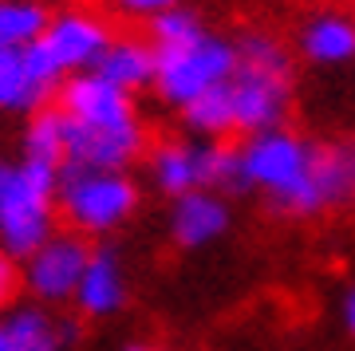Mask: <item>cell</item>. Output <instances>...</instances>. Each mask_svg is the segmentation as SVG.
<instances>
[{
	"label": "cell",
	"mask_w": 355,
	"mask_h": 351,
	"mask_svg": "<svg viewBox=\"0 0 355 351\" xmlns=\"http://www.w3.org/2000/svg\"><path fill=\"white\" fill-rule=\"evenodd\" d=\"M55 178L28 162L0 158V249L24 261L55 233Z\"/></svg>",
	"instance_id": "cell-4"
},
{
	"label": "cell",
	"mask_w": 355,
	"mask_h": 351,
	"mask_svg": "<svg viewBox=\"0 0 355 351\" xmlns=\"http://www.w3.org/2000/svg\"><path fill=\"white\" fill-rule=\"evenodd\" d=\"M229 229V201L214 189H190L174 198L170 209V237L182 249H205Z\"/></svg>",
	"instance_id": "cell-11"
},
{
	"label": "cell",
	"mask_w": 355,
	"mask_h": 351,
	"mask_svg": "<svg viewBox=\"0 0 355 351\" xmlns=\"http://www.w3.org/2000/svg\"><path fill=\"white\" fill-rule=\"evenodd\" d=\"M237 63L229 76L237 135H261L284 126L292 111V51L272 32H245L233 40Z\"/></svg>",
	"instance_id": "cell-2"
},
{
	"label": "cell",
	"mask_w": 355,
	"mask_h": 351,
	"mask_svg": "<svg viewBox=\"0 0 355 351\" xmlns=\"http://www.w3.org/2000/svg\"><path fill=\"white\" fill-rule=\"evenodd\" d=\"M343 162H347V186H352V201H355V142H343Z\"/></svg>",
	"instance_id": "cell-24"
},
{
	"label": "cell",
	"mask_w": 355,
	"mask_h": 351,
	"mask_svg": "<svg viewBox=\"0 0 355 351\" xmlns=\"http://www.w3.org/2000/svg\"><path fill=\"white\" fill-rule=\"evenodd\" d=\"M16 289H20V268H16V261L8 257V252L0 249V308L12 304Z\"/></svg>",
	"instance_id": "cell-21"
},
{
	"label": "cell",
	"mask_w": 355,
	"mask_h": 351,
	"mask_svg": "<svg viewBox=\"0 0 355 351\" xmlns=\"http://www.w3.org/2000/svg\"><path fill=\"white\" fill-rule=\"evenodd\" d=\"M51 12L44 0H0V48H28L44 36Z\"/></svg>",
	"instance_id": "cell-19"
},
{
	"label": "cell",
	"mask_w": 355,
	"mask_h": 351,
	"mask_svg": "<svg viewBox=\"0 0 355 351\" xmlns=\"http://www.w3.org/2000/svg\"><path fill=\"white\" fill-rule=\"evenodd\" d=\"M91 245L79 233H51L40 249L24 257V289L40 304H67L79 289V276L87 268Z\"/></svg>",
	"instance_id": "cell-7"
},
{
	"label": "cell",
	"mask_w": 355,
	"mask_h": 351,
	"mask_svg": "<svg viewBox=\"0 0 355 351\" xmlns=\"http://www.w3.org/2000/svg\"><path fill=\"white\" fill-rule=\"evenodd\" d=\"M182 123L186 130L205 142H221V138L237 135V119H233V95H229V83L221 87H209L205 95H198L193 103L182 107Z\"/></svg>",
	"instance_id": "cell-18"
},
{
	"label": "cell",
	"mask_w": 355,
	"mask_h": 351,
	"mask_svg": "<svg viewBox=\"0 0 355 351\" xmlns=\"http://www.w3.org/2000/svg\"><path fill=\"white\" fill-rule=\"evenodd\" d=\"M55 111L71 119V123H123L135 119V95L123 87H114L99 71H76L64 76L60 91H55Z\"/></svg>",
	"instance_id": "cell-10"
},
{
	"label": "cell",
	"mask_w": 355,
	"mask_h": 351,
	"mask_svg": "<svg viewBox=\"0 0 355 351\" xmlns=\"http://www.w3.org/2000/svg\"><path fill=\"white\" fill-rule=\"evenodd\" d=\"M67 138V162L64 166H87V170H127L146 146V126L142 119L123 123H71L64 119Z\"/></svg>",
	"instance_id": "cell-8"
},
{
	"label": "cell",
	"mask_w": 355,
	"mask_h": 351,
	"mask_svg": "<svg viewBox=\"0 0 355 351\" xmlns=\"http://www.w3.org/2000/svg\"><path fill=\"white\" fill-rule=\"evenodd\" d=\"M71 300L79 304L83 316H114L127 300V276H123V261L114 249H91L87 268L79 276V289Z\"/></svg>",
	"instance_id": "cell-12"
},
{
	"label": "cell",
	"mask_w": 355,
	"mask_h": 351,
	"mask_svg": "<svg viewBox=\"0 0 355 351\" xmlns=\"http://www.w3.org/2000/svg\"><path fill=\"white\" fill-rule=\"evenodd\" d=\"M202 32H205L202 16L190 12V8H182V4H174V8L150 16V44L154 48H178V44L198 40Z\"/></svg>",
	"instance_id": "cell-20"
},
{
	"label": "cell",
	"mask_w": 355,
	"mask_h": 351,
	"mask_svg": "<svg viewBox=\"0 0 355 351\" xmlns=\"http://www.w3.org/2000/svg\"><path fill=\"white\" fill-rule=\"evenodd\" d=\"M237 166L241 189L265 194L277 214L316 217L352 201L343 146H320L288 126L249 135L237 146Z\"/></svg>",
	"instance_id": "cell-1"
},
{
	"label": "cell",
	"mask_w": 355,
	"mask_h": 351,
	"mask_svg": "<svg viewBox=\"0 0 355 351\" xmlns=\"http://www.w3.org/2000/svg\"><path fill=\"white\" fill-rule=\"evenodd\" d=\"M178 0H114V8H123L127 16H158V12H166V8H174Z\"/></svg>",
	"instance_id": "cell-22"
},
{
	"label": "cell",
	"mask_w": 355,
	"mask_h": 351,
	"mask_svg": "<svg viewBox=\"0 0 355 351\" xmlns=\"http://www.w3.org/2000/svg\"><path fill=\"white\" fill-rule=\"evenodd\" d=\"M340 316H343V327H347V336L355 339V284L343 292V304H340Z\"/></svg>",
	"instance_id": "cell-23"
},
{
	"label": "cell",
	"mask_w": 355,
	"mask_h": 351,
	"mask_svg": "<svg viewBox=\"0 0 355 351\" xmlns=\"http://www.w3.org/2000/svg\"><path fill=\"white\" fill-rule=\"evenodd\" d=\"M0 327H4V351H64L55 320L40 304H16L0 320Z\"/></svg>",
	"instance_id": "cell-17"
},
{
	"label": "cell",
	"mask_w": 355,
	"mask_h": 351,
	"mask_svg": "<svg viewBox=\"0 0 355 351\" xmlns=\"http://www.w3.org/2000/svg\"><path fill=\"white\" fill-rule=\"evenodd\" d=\"M20 162L36 166V170H51L60 174L67 162V138H64V114L55 107H40V111L28 114V126H24V138H20Z\"/></svg>",
	"instance_id": "cell-15"
},
{
	"label": "cell",
	"mask_w": 355,
	"mask_h": 351,
	"mask_svg": "<svg viewBox=\"0 0 355 351\" xmlns=\"http://www.w3.org/2000/svg\"><path fill=\"white\" fill-rule=\"evenodd\" d=\"M300 55L320 67L355 60V16L347 12H312L300 28Z\"/></svg>",
	"instance_id": "cell-13"
},
{
	"label": "cell",
	"mask_w": 355,
	"mask_h": 351,
	"mask_svg": "<svg viewBox=\"0 0 355 351\" xmlns=\"http://www.w3.org/2000/svg\"><path fill=\"white\" fill-rule=\"evenodd\" d=\"M0 351H4V327H0Z\"/></svg>",
	"instance_id": "cell-26"
},
{
	"label": "cell",
	"mask_w": 355,
	"mask_h": 351,
	"mask_svg": "<svg viewBox=\"0 0 355 351\" xmlns=\"http://www.w3.org/2000/svg\"><path fill=\"white\" fill-rule=\"evenodd\" d=\"M111 28L107 20L87 8H67V12H55L44 28L40 44L55 55V63L64 67V76H76V71H91L95 60H99L107 44H111Z\"/></svg>",
	"instance_id": "cell-9"
},
{
	"label": "cell",
	"mask_w": 355,
	"mask_h": 351,
	"mask_svg": "<svg viewBox=\"0 0 355 351\" xmlns=\"http://www.w3.org/2000/svg\"><path fill=\"white\" fill-rule=\"evenodd\" d=\"M91 71H99L107 83L130 91V95L154 87V44L139 36H114Z\"/></svg>",
	"instance_id": "cell-14"
},
{
	"label": "cell",
	"mask_w": 355,
	"mask_h": 351,
	"mask_svg": "<svg viewBox=\"0 0 355 351\" xmlns=\"http://www.w3.org/2000/svg\"><path fill=\"white\" fill-rule=\"evenodd\" d=\"M60 83H64V67L40 40L28 48H0V111H40L55 99Z\"/></svg>",
	"instance_id": "cell-6"
},
{
	"label": "cell",
	"mask_w": 355,
	"mask_h": 351,
	"mask_svg": "<svg viewBox=\"0 0 355 351\" xmlns=\"http://www.w3.org/2000/svg\"><path fill=\"white\" fill-rule=\"evenodd\" d=\"M233 63H237L233 40L214 36V32H202L198 40L178 44V48H154V91L182 111L209 87L229 83Z\"/></svg>",
	"instance_id": "cell-5"
},
{
	"label": "cell",
	"mask_w": 355,
	"mask_h": 351,
	"mask_svg": "<svg viewBox=\"0 0 355 351\" xmlns=\"http://www.w3.org/2000/svg\"><path fill=\"white\" fill-rule=\"evenodd\" d=\"M150 178H154V186L162 189V194H170V198H182L190 189H202L198 142H186V138L158 142L150 151Z\"/></svg>",
	"instance_id": "cell-16"
},
{
	"label": "cell",
	"mask_w": 355,
	"mask_h": 351,
	"mask_svg": "<svg viewBox=\"0 0 355 351\" xmlns=\"http://www.w3.org/2000/svg\"><path fill=\"white\" fill-rule=\"evenodd\" d=\"M123 351H166V348H158V343H130V348H123Z\"/></svg>",
	"instance_id": "cell-25"
},
{
	"label": "cell",
	"mask_w": 355,
	"mask_h": 351,
	"mask_svg": "<svg viewBox=\"0 0 355 351\" xmlns=\"http://www.w3.org/2000/svg\"><path fill=\"white\" fill-rule=\"evenodd\" d=\"M55 209L64 214L71 233L103 237L130 221V214L139 209V186L127 170L64 166L55 178Z\"/></svg>",
	"instance_id": "cell-3"
}]
</instances>
